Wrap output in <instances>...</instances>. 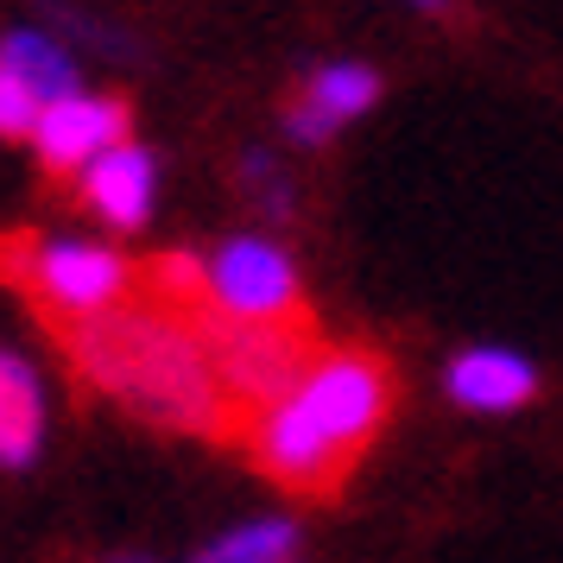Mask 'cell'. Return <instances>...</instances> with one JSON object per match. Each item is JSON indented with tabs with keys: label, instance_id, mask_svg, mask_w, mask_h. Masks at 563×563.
Instances as JSON below:
<instances>
[{
	"label": "cell",
	"instance_id": "cell-15",
	"mask_svg": "<svg viewBox=\"0 0 563 563\" xmlns=\"http://www.w3.org/2000/svg\"><path fill=\"white\" fill-rule=\"evenodd\" d=\"M406 7H418V13H443L450 0H406Z\"/></svg>",
	"mask_w": 563,
	"mask_h": 563
},
{
	"label": "cell",
	"instance_id": "cell-16",
	"mask_svg": "<svg viewBox=\"0 0 563 563\" xmlns=\"http://www.w3.org/2000/svg\"><path fill=\"white\" fill-rule=\"evenodd\" d=\"M114 563H146V558H114Z\"/></svg>",
	"mask_w": 563,
	"mask_h": 563
},
{
	"label": "cell",
	"instance_id": "cell-8",
	"mask_svg": "<svg viewBox=\"0 0 563 563\" xmlns=\"http://www.w3.org/2000/svg\"><path fill=\"white\" fill-rule=\"evenodd\" d=\"M450 399L462 411H482V418H507V411H526L538 399V367L532 355H519L507 342H475L450 361Z\"/></svg>",
	"mask_w": 563,
	"mask_h": 563
},
{
	"label": "cell",
	"instance_id": "cell-7",
	"mask_svg": "<svg viewBox=\"0 0 563 563\" xmlns=\"http://www.w3.org/2000/svg\"><path fill=\"white\" fill-rule=\"evenodd\" d=\"M380 102V70L374 64H355V57H335V64H317L305 77V89L285 108V133L298 146H330L335 133L361 121L367 108Z\"/></svg>",
	"mask_w": 563,
	"mask_h": 563
},
{
	"label": "cell",
	"instance_id": "cell-3",
	"mask_svg": "<svg viewBox=\"0 0 563 563\" xmlns=\"http://www.w3.org/2000/svg\"><path fill=\"white\" fill-rule=\"evenodd\" d=\"M0 273L38 310H52V323L108 317L128 305V291H140V266L108 241H82V234H13L0 241Z\"/></svg>",
	"mask_w": 563,
	"mask_h": 563
},
{
	"label": "cell",
	"instance_id": "cell-5",
	"mask_svg": "<svg viewBox=\"0 0 563 563\" xmlns=\"http://www.w3.org/2000/svg\"><path fill=\"white\" fill-rule=\"evenodd\" d=\"M197 317V335H203V355L216 367V380L229 393L234 411H266L273 399H285L298 374L310 367L317 342L310 330H254V323H229L216 310H190Z\"/></svg>",
	"mask_w": 563,
	"mask_h": 563
},
{
	"label": "cell",
	"instance_id": "cell-6",
	"mask_svg": "<svg viewBox=\"0 0 563 563\" xmlns=\"http://www.w3.org/2000/svg\"><path fill=\"white\" fill-rule=\"evenodd\" d=\"M128 128H133V114H128L121 96L77 89V96H64V102H52L38 114L32 153H38V165H45L52 178H82L102 153L128 146Z\"/></svg>",
	"mask_w": 563,
	"mask_h": 563
},
{
	"label": "cell",
	"instance_id": "cell-13",
	"mask_svg": "<svg viewBox=\"0 0 563 563\" xmlns=\"http://www.w3.org/2000/svg\"><path fill=\"white\" fill-rule=\"evenodd\" d=\"M38 114H45V102H38L20 77H7V70H0V140H32Z\"/></svg>",
	"mask_w": 563,
	"mask_h": 563
},
{
	"label": "cell",
	"instance_id": "cell-10",
	"mask_svg": "<svg viewBox=\"0 0 563 563\" xmlns=\"http://www.w3.org/2000/svg\"><path fill=\"white\" fill-rule=\"evenodd\" d=\"M45 450V386L38 367L0 349V468H32Z\"/></svg>",
	"mask_w": 563,
	"mask_h": 563
},
{
	"label": "cell",
	"instance_id": "cell-9",
	"mask_svg": "<svg viewBox=\"0 0 563 563\" xmlns=\"http://www.w3.org/2000/svg\"><path fill=\"white\" fill-rule=\"evenodd\" d=\"M77 197L89 203V216H102L108 229H146L153 209H158V158H153V146L128 140V146L102 153L77 178Z\"/></svg>",
	"mask_w": 563,
	"mask_h": 563
},
{
	"label": "cell",
	"instance_id": "cell-17",
	"mask_svg": "<svg viewBox=\"0 0 563 563\" xmlns=\"http://www.w3.org/2000/svg\"><path fill=\"white\" fill-rule=\"evenodd\" d=\"M291 563H305V558H291Z\"/></svg>",
	"mask_w": 563,
	"mask_h": 563
},
{
	"label": "cell",
	"instance_id": "cell-4",
	"mask_svg": "<svg viewBox=\"0 0 563 563\" xmlns=\"http://www.w3.org/2000/svg\"><path fill=\"white\" fill-rule=\"evenodd\" d=\"M203 310L254 330H310L305 279L279 241L266 234H234L203 260Z\"/></svg>",
	"mask_w": 563,
	"mask_h": 563
},
{
	"label": "cell",
	"instance_id": "cell-1",
	"mask_svg": "<svg viewBox=\"0 0 563 563\" xmlns=\"http://www.w3.org/2000/svg\"><path fill=\"white\" fill-rule=\"evenodd\" d=\"M57 335H64V355L77 361L82 380L133 406L140 418L190 437L241 431V411L229 406V393L216 380L190 310H172L153 298V305H121L108 317H89V323H57Z\"/></svg>",
	"mask_w": 563,
	"mask_h": 563
},
{
	"label": "cell",
	"instance_id": "cell-14",
	"mask_svg": "<svg viewBox=\"0 0 563 563\" xmlns=\"http://www.w3.org/2000/svg\"><path fill=\"white\" fill-rule=\"evenodd\" d=\"M241 178H247V190H254V203L266 209V216H285V209H291V184L279 178V165H273L266 153H247Z\"/></svg>",
	"mask_w": 563,
	"mask_h": 563
},
{
	"label": "cell",
	"instance_id": "cell-2",
	"mask_svg": "<svg viewBox=\"0 0 563 563\" xmlns=\"http://www.w3.org/2000/svg\"><path fill=\"white\" fill-rule=\"evenodd\" d=\"M386 411H393V361H380L374 349H317L298 386L247 418V450L266 482L323 500L386 431Z\"/></svg>",
	"mask_w": 563,
	"mask_h": 563
},
{
	"label": "cell",
	"instance_id": "cell-12",
	"mask_svg": "<svg viewBox=\"0 0 563 563\" xmlns=\"http://www.w3.org/2000/svg\"><path fill=\"white\" fill-rule=\"evenodd\" d=\"M298 558V526L291 519H247L234 532L209 538L190 563H291Z\"/></svg>",
	"mask_w": 563,
	"mask_h": 563
},
{
	"label": "cell",
	"instance_id": "cell-11",
	"mask_svg": "<svg viewBox=\"0 0 563 563\" xmlns=\"http://www.w3.org/2000/svg\"><path fill=\"white\" fill-rule=\"evenodd\" d=\"M0 70H7V77H20L45 108L82 89L70 45L52 38V32H38V26H20V32H7V38H0Z\"/></svg>",
	"mask_w": 563,
	"mask_h": 563
}]
</instances>
